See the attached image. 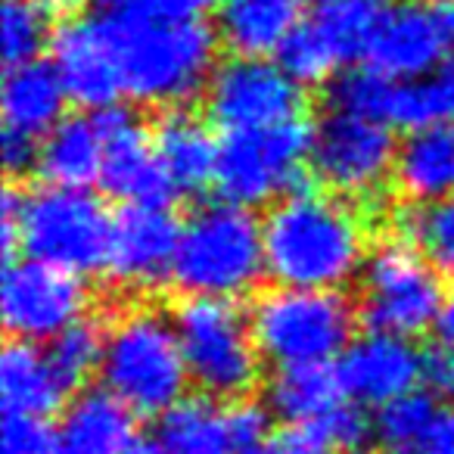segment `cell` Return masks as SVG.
<instances>
[{
  "instance_id": "obj_45",
  "label": "cell",
  "mask_w": 454,
  "mask_h": 454,
  "mask_svg": "<svg viewBox=\"0 0 454 454\" xmlns=\"http://www.w3.org/2000/svg\"><path fill=\"white\" fill-rule=\"evenodd\" d=\"M435 330H439L442 342H454V290L445 296V305H442V315H439Z\"/></svg>"
},
{
  "instance_id": "obj_20",
  "label": "cell",
  "mask_w": 454,
  "mask_h": 454,
  "mask_svg": "<svg viewBox=\"0 0 454 454\" xmlns=\"http://www.w3.org/2000/svg\"><path fill=\"white\" fill-rule=\"evenodd\" d=\"M309 16V0H224L218 38L234 57H268L293 38Z\"/></svg>"
},
{
  "instance_id": "obj_37",
  "label": "cell",
  "mask_w": 454,
  "mask_h": 454,
  "mask_svg": "<svg viewBox=\"0 0 454 454\" xmlns=\"http://www.w3.org/2000/svg\"><path fill=\"white\" fill-rule=\"evenodd\" d=\"M271 439V414L262 404L240 402L231 408V454H268Z\"/></svg>"
},
{
  "instance_id": "obj_27",
  "label": "cell",
  "mask_w": 454,
  "mask_h": 454,
  "mask_svg": "<svg viewBox=\"0 0 454 454\" xmlns=\"http://www.w3.org/2000/svg\"><path fill=\"white\" fill-rule=\"evenodd\" d=\"M389 10L392 0H309V26L340 59H352L367 53Z\"/></svg>"
},
{
  "instance_id": "obj_44",
  "label": "cell",
  "mask_w": 454,
  "mask_h": 454,
  "mask_svg": "<svg viewBox=\"0 0 454 454\" xmlns=\"http://www.w3.org/2000/svg\"><path fill=\"white\" fill-rule=\"evenodd\" d=\"M47 16H75L88 7L90 0H35Z\"/></svg>"
},
{
  "instance_id": "obj_3",
  "label": "cell",
  "mask_w": 454,
  "mask_h": 454,
  "mask_svg": "<svg viewBox=\"0 0 454 454\" xmlns=\"http://www.w3.org/2000/svg\"><path fill=\"white\" fill-rule=\"evenodd\" d=\"M4 253L13 259L16 249L26 259L63 268L78 278L106 268L113 218L97 193L88 187H47L4 193Z\"/></svg>"
},
{
  "instance_id": "obj_46",
  "label": "cell",
  "mask_w": 454,
  "mask_h": 454,
  "mask_svg": "<svg viewBox=\"0 0 454 454\" xmlns=\"http://www.w3.org/2000/svg\"><path fill=\"white\" fill-rule=\"evenodd\" d=\"M389 454H423V451H417V448H392Z\"/></svg>"
},
{
  "instance_id": "obj_28",
  "label": "cell",
  "mask_w": 454,
  "mask_h": 454,
  "mask_svg": "<svg viewBox=\"0 0 454 454\" xmlns=\"http://www.w3.org/2000/svg\"><path fill=\"white\" fill-rule=\"evenodd\" d=\"M389 125L408 128V131L454 125V63H442L439 69L420 78L395 82Z\"/></svg>"
},
{
  "instance_id": "obj_34",
  "label": "cell",
  "mask_w": 454,
  "mask_h": 454,
  "mask_svg": "<svg viewBox=\"0 0 454 454\" xmlns=\"http://www.w3.org/2000/svg\"><path fill=\"white\" fill-rule=\"evenodd\" d=\"M278 57H280V66L286 69V75L302 84V88L327 84L342 63L340 53H336L309 22H302V26L293 32V38L280 47Z\"/></svg>"
},
{
  "instance_id": "obj_43",
  "label": "cell",
  "mask_w": 454,
  "mask_h": 454,
  "mask_svg": "<svg viewBox=\"0 0 454 454\" xmlns=\"http://www.w3.org/2000/svg\"><path fill=\"white\" fill-rule=\"evenodd\" d=\"M433 10H435V20H439V28H442L445 53L451 57V63H454V0H439Z\"/></svg>"
},
{
  "instance_id": "obj_1",
  "label": "cell",
  "mask_w": 454,
  "mask_h": 454,
  "mask_svg": "<svg viewBox=\"0 0 454 454\" xmlns=\"http://www.w3.org/2000/svg\"><path fill=\"white\" fill-rule=\"evenodd\" d=\"M268 278L299 290H342L361 278L371 255L361 212L330 190H293L268 206Z\"/></svg>"
},
{
  "instance_id": "obj_12",
  "label": "cell",
  "mask_w": 454,
  "mask_h": 454,
  "mask_svg": "<svg viewBox=\"0 0 454 454\" xmlns=\"http://www.w3.org/2000/svg\"><path fill=\"white\" fill-rule=\"evenodd\" d=\"M206 109L224 131L280 125L302 113V84L265 57H234L215 69Z\"/></svg>"
},
{
  "instance_id": "obj_32",
  "label": "cell",
  "mask_w": 454,
  "mask_h": 454,
  "mask_svg": "<svg viewBox=\"0 0 454 454\" xmlns=\"http://www.w3.org/2000/svg\"><path fill=\"white\" fill-rule=\"evenodd\" d=\"M51 16L35 0H4L0 7V57L10 66L38 59L51 41Z\"/></svg>"
},
{
  "instance_id": "obj_2",
  "label": "cell",
  "mask_w": 454,
  "mask_h": 454,
  "mask_svg": "<svg viewBox=\"0 0 454 454\" xmlns=\"http://www.w3.org/2000/svg\"><path fill=\"white\" fill-rule=\"evenodd\" d=\"M115 47L125 97L144 106L181 109L206 94L212 82L221 38L200 20H144L103 13Z\"/></svg>"
},
{
  "instance_id": "obj_14",
  "label": "cell",
  "mask_w": 454,
  "mask_h": 454,
  "mask_svg": "<svg viewBox=\"0 0 454 454\" xmlns=\"http://www.w3.org/2000/svg\"><path fill=\"white\" fill-rule=\"evenodd\" d=\"M177 218L165 206H125L113 218L106 271L128 290H156L171 280L181 243Z\"/></svg>"
},
{
  "instance_id": "obj_6",
  "label": "cell",
  "mask_w": 454,
  "mask_h": 454,
  "mask_svg": "<svg viewBox=\"0 0 454 454\" xmlns=\"http://www.w3.org/2000/svg\"><path fill=\"white\" fill-rule=\"evenodd\" d=\"M262 358L274 367L327 364L355 340V309L342 290H265L249 309Z\"/></svg>"
},
{
  "instance_id": "obj_24",
  "label": "cell",
  "mask_w": 454,
  "mask_h": 454,
  "mask_svg": "<svg viewBox=\"0 0 454 454\" xmlns=\"http://www.w3.org/2000/svg\"><path fill=\"white\" fill-rule=\"evenodd\" d=\"M268 411L286 423L315 427L346 402L340 367L327 364H293L278 367L265 389Z\"/></svg>"
},
{
  "instance_id": "obj_26",
  "label": "cell",
  "mask_w": 454,
  "mask_h": 454,
  "mask_svg": "<svg viewBox=\"0 0 454 454\" xmlns=\"http://www.w3.org/2000/svg\"><path fill=\"white\" fill-rule=\"evenodd\" d=\"M103 131L97 115H69L41 140L38 171L57 187H88L100 181Z\"/></svg>"
},
{
  "instance_id": "obj_39",
  "label": "cell",
  "mask_w": 454,
  "mask_h": 454,
  "mask_svg": "<svg viewBox=\"0 0 454 454\" xmlns=\"http://www.w3.org/2000/svg\"><path fill=\"white\" fill-rule=\"evenodd\" d=\"M268 454H340L330 439L317 427H305V423H290L280 433H274L271 451Z\"/></svg>"
},
{
  "instance_id": "obj_38",
  "label": "cell",
  "mask_w": 454,
  "mask_h": 454,
  "mask_svg": "<svg viewBox=\"0 0 454 454\" xmlns=\"http://www.w3.org/2000/svg\"><path fill=\"white\" fill-rule=\"evenodd\" d=\"M106 13L144 16V20H200L212 0H103Z\"/></svg>"
},
{
  "instance_id": "obj_42",
  "label": "cell",
  "mask_w": 454,
  "mask_h": 454,
  "mask_svg": "<svg viewBox=\"0 0 454 454\" xmlns=\"http://www.w3.org/2000/svg\"><path fill=\"white\" fill-rule=\"evenodd\" d=\"M427 448L429 454H454V404H448L439 414V423H435Z\"/></svg>"
},
{
  "instance_id": "obj_17",
  "label": "cell",
  "mask_w": 454,
  "mask_h": 454,
  "mask_svg": "<svg viewBox=\"0 0 454 454\" xmlns=\"http://www.w3.org/2000/svg\"><path fill=\"white\" fill-rule=\"evenodd\" d=\"M364 57L371 59L373 69L395 82H408V78H420L439 69L442 57L448 53L435 10L414 4V0L392 4L389 16L383 20Z\"/></svg>"
},
{
  "instance_id": "obj_15",
  "label": "cell",
  "mask_w": 454,
  "mask_h": 454,
  "mask_svg": "<svg viewBox=\"0 0 454 454\" xmlns=\"http://www.w3.org/2000/svg\"><path fill=\"white\" fill-rule=\"evenodd\" d=\"M423 358L427 355L408 336L371 330L348 342L336 367L352 402L383 408L392 398L417 389L423 380Z\"/></svg>"
},
{
  "instance_id": "obj_10",
  "label": "cell",
  "mask_w": 454,
  "mask_h": 454,
  "mask_svg": "<svg viewBox=\"0 0 454 454\" xmlns=\"http://www.w3.org/2000/svg\"><path fill=\"white\" fill-rule=\"evenodd\" d=\"M398 140L389 121L333 109L315 125L311 140V168L330 193L373 196L395 171Z\"/></svg>"
},
{
  "instance_id": "obj_18",
  "label": "cell",
  "mask_w": 454,
  "mask_h": 454,
  "mask_svg": "<svg viewBox=\"0 0 454 454\" xmlns=\"http://www.w3.org/2000/svg\"><path fill=\"white\" fill-rule=\"evenodd\" d=\"M134 439V411L109 389H84L59 414L51 454H131Z\"/></svg>"
},
{
  "instance_id": "obj_36",
  "label": "cell",
  "mask_w": 454,
  "mask_h": 454,
  "mask_svg": "<svg viewBox=\"0 0 454 454\" xmlns=\"http://www.w3.org/2000/svg\"><path fill=\"white\" fill-rule=\"evenodd\" d=\"M324 435L330 439V445L340 454H355L371 442V435H377V427H373L371 417L361 411L358 402H342L333 414H327L321 423H315Z\"/></svg>"
},
{
  "instance_id": "obj_35",
  "label": "cell",
  "mask_w": 454,
  "mask_h": 454,
  "mask_svg": "<svg viewBox=\"0 0 454 454\" xmlns=\"http://www.w3.org/2000/svg\"><path fill=\"white\" fill-rule=\"evenodd\" d=\"M53 427L47 417L4 411L0 423V454H51Z\"/></svg>"
},
{
  "instance_id": "obj_40",
  "label": "cell",
  "mask_w": 454,
  "mask_h": 454,
  "mask_svg": "<svg viewBox=\"0 0 454 454\" xmlns=\"http://www.w3.org/2000/svg\"><path fill=\"white\" fill-rule=\"evenodd\" d=\"M423 380L429 392L454 404V342H439L423 358Z\"/></svg>"
},
{
  "instance_id": "obj_33",
  "label": "cell",
  "mask_w": 454,
  "mask_h": 454,
  "mask_svg": "<svg viewBox=\"0 0 454 454\" xmlns=\"http://www.w3.org/2000/svg\"><path fill=\"white\" fill-rule=\"evenodd\" d=\"M392 90H395V78L383 75L373 66H367V69H348L330 88V106L346 109V113L355 115H367V119L389 121Z\"/></svg>"
},
{
  "instance_id": "obj_30",
  "label": "cell",
  "mask_w": 454,
  "mask_h": 454,
  "mask_svg": "<svg viewBox=\"0 0 454 454\" xmlns=\"http://www.w3.org/2000/svg\"><path fill=\"white\" fill-rule=\"evenodd\" d=\"M439 404H435L433 392L411 389L404 395L392 398L389 404L377 411L373 427H377V439L386 442L389 448H417L427 445L433 435L435 423H439Z\"/></svg>"
},
{
  "instance_id": "obj_4",
  "label": "cell",
  "mask_w": 454,
  "mask_h": 454,
  "mask_svg": "<svg viewBox=\"0 0 454 454\" xmlns=\"http://www.w3.org/2000/svg\"><path fill=\"white\" fill-rule=\"evenodd\" d=\"M103 389L134 414L159 417L184 398L190 383L175 317L150 305H134L106 327L100 361Z\"/></svg>"
},
{
  "instance_id": "obj_9",
  "label": "cell",
  "mask_w": 454,
  "mask_h": 454,
  "mask_svg": "<svg viewBox=\"0 0 454 454\" xmlns=\"http://www.w3.org/2000/svg\"><path fill=\"white\" fill-rule=\"evenodd\" d=\"M361 290H364L361 311L371 330L398 333L408 340L435 327L445 305L442 278L404 237L380 240L371 249L361 271Z\"/></svg>"
},
{
  "instance_id": "obj_8",
  "label": "cell",
  "mask_w": 454,
  "mask_h": 454,
  "mask_svg": "<svg viewBox=\"0 0 454 454\" xmlns=\"http://www.w3.org/2000/svg\"><path fill=\"white\" fill-rule=\"evenodd\" d=\"M311 140L315 128L302 119L227 131L221 137L215 187L227 202L237 206H271L280 196L299 190V181L311 162Z\"/></svg>"
},
{
  "instance_id": "obj_25",
  "label": "cell",
  "mask_w": 454,
  "mask_h": 454,
  "mask_svg": "<svg viewBox=\"0 0 454 454\" xmlns=\"http://www.w3.org/2000/svg\"><path fill=\"white\" fill-rule=\"evenodd\" d=\"M150 435L159 454H231V408L202 392L181 398L156 417Z\"/></svg>"
},
{
  "instance_id": "obj_23",
  "label": "cell",
  "mask_w": 454,
  "mask_h": 454,
  "mask_svg": "<svg viewBox=\"0 0 454 454\" xmlns=\"http://www.w3.org/2000/svg\"><path fill=\"white\" fill-rule=\"evenodd\" d=\"M69 386L51 364L47 348L38 342L10 340L0 355V398L4 411L51 417L63 404Z\"/></svg>"
},
{
  "instance_id": "obj_5",
  "label": "cell",
  "mask_w": 454,
  "mask_h": 454,
  "mask_svg": "<svg viewBox=\"0 0 454 454\" xmlns=\"http://www.w3.org/2000/svg\"><path fill=\"white\" fill-rule=\"evenodd\" d=\"M262 274H268L265 231L253 208L227 200L206 202L181 227L171 280L187 296L237 299Z\"/></svg>"
},
{
  "instance_id": "obj_21",
  "label": "cell",
  "mask_w": 454,
  "mask_h": 454,
  "mask_svg": "<svg viewBox=\"0 0 454 454\" xmlns=\"http://www.w3.org/2000/svg\"><path fill=\"white\" fill-rule=\"evenodd\" d=\"M153 144L175 193H200L202 187L215 184L221 140L212 137L200 115L187 109H168L153 131Z\"/></svg>"
},
{
  "instance_id": "obj_13",
  "label": "cell",
  "mask_w": 454,
  "mask_h": 454,
  "mask_svg": "<svg viewBox=\"0 0 454 454\" xmlns=\"http://www.w3.org/2000/svg\"><path fill=\"white\" fill-rule=\"evenodd\" d=\"M97 119L103 131V190L128 206H165L175 187L159 162L153 134L121 106L100 109Z\"/></svg>"
},
{
  "instance_id": "obj_22",
  "label": "cell",
  "mask_w": 454,
  "mask_h": 454,
  "mask_svg": "<svg viewBox=\"0 0 454 454\" xmlns=\"http://www.w3.org/2000/svg\"><path fill=\"white\" fill-rule=\"evenodd\" d=\"M398 193L414 206L445 200L454 193V125H435L411 131L398 140L395 171Z\"/></svg>"
},
{
  "instance_id": "obj_11",
  "label": "cell",
  "mask_w": 454,
  "mask_h": 454,
  "mask_svg": "<svg viewBox=\"0 0 454 454\" xmlns=\"http://www.w3.org/2000/svg\"><path fill=\"white\" fill-rule=\"evenodd\" d=\"M88 290L82 278L44 262H7L0 280V315L13 340L51 342L84 317Z\"/></svg>"
},
{
  "instance_id": "obj_41",
  "label": "cell",
  "mask_w": 454,
  "mask_h": 454,
  "mask_svg": "<svg viewBox=\"0 0 454 454\" xmlns=\"http://www.w3.org/2000/svg\"><path fill=\"white\" fill-rule=\"evenodd\" d=\"M0 156H4V168L10 175H26V171L38 168L41 156V140L22 137V134L4 131V144H0Z\"/></svg>"
},
{
  "instance_id": "obj_7",
  "label": "cell",
  "mask_w": 454,
  "mask_h": 454,
  "mask_svg": "<svg viewBox=\"0 0 454 454\" xmlns=\"http://www.w3.org/2000/svg\"><path fill=\"white\" fill-rule=\"evenodd\" d=\"M171 317L190 380L202 395L240 398L255 389L262 352L255 346L253 321L234 299L187 296Z\"/></svg>"
},
{
  "instance_id": "obj_29",
  "label": "cell",
  "mask_w": 454,
  "mask_h": 454,
  "mask_svg": "<svg viewBox=\"0 0 454 454\" xmlns=\"http://www.w3.org/2000/svg\"><path fill=\"white\" fill-rule=\"evenodd\" d=\"M402 237L442 280H454V193L408 208L402 215Z\"/></svg>"
},
{
  "instance_id": "obj_16",
  "label": "cell",
  "mask_w": 454,
  "mask_h": 454,
  "mask_svg": "<svg viewBox=\"0 0 454 454\" xmlns=\"http://www.w3.org/2000/svg\"><path fill=\"white\" fill-rule=\"evenodd\" d=\"M51 63L63 82L69 100L88 109L115 106L121 88L119 59L103 20H75L59 28L51 44Z\"/></svg>"
},
{
  "instance_id": "obj_19",
  "label": "cell",
  "mask_w": 454,
  "mask_h": 454,
  "mask_svg": "<svg viewBox=\"0 0 454 454\" xmlns=\"http://www.w3.org/2000/svg\"><path fill=\"white\" fill-rule=\"evenodd\" d=\"M66 100L69 94H66L53 63L32 59V63L10 66L4 75V88H0L4 131L44 140L63 121Z\"/></svg>"
},
{
  "instance_id": "obj_31",
  "label": "cell",
  "mask_w": 454,
  "mask_h": 454,
  "mask_svg": "<svg viewBox=\"0 0 454 454\" xmlns=\"http://www.w3.org/2000/svg\"><path fill=\"white\" fill-rule=\"evenodd\" d=\"M103 342H106V327H100L90 317H82L72 327H66L59 336L47 342V355L63 383L69 389H78L94 371H100Z\"/></svg>"
}]
</instances>
